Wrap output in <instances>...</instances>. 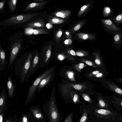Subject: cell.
Segmentation results:
<instances>
[{"label":"cell","instance_id":"cell-1","mask_svg":"<svg viewBox=\"0 0 122 122\" xmlns=\"http://www.w3.org/2000/svg\"><path fill=\"white\" fill-rule=\"evenodd\" d=\"M46 12H26L10 15V16L0 22L2 29L9 28V30L23 27L38 19H46Z\"/></svg>","mask_w":122,"mask_h":122},{"label":"cell","instance_id":"cell-2","mask_svg":"<svg viewBox=\"0 0 122 122\" xmlns=\"http://www.w3.org/2000/svg\"><path fill=\"white\" fill-rule=\"evenodd\" d=\"M82 106L88 111L90 118H97L101 122H121L122 115L116 111L101 108L89 104L84 103Z\"/></svg>","mask_w":122,"mask_h":122},{"label":"cell","instance_id":"cell-3","mask_svg":"<svg viewBox=\"0 0 122 122\" xmlns=\"http://www.w3.org/2000/svg\"><path fill=\"white\" fill-rule=\"evenodd\" d=\"M32 56V52H26L16 61L14 63L15 74L20 78L21 84H23L25 81L30 68Z\"/></svg>","mask_w":122,"mask_h":122},{"label":"cell","instance_id":"cell-4","mask_svg":"<svg viewBox=\"0 0 122 122\" xmlns=\"http://www.w3.org/2000/svg\"><path fill=\"white\" fill-rule=\"evenodd\" d=\"M20 36L19 34H16V36H13L10 45V51L9 64L8 66V68L13 66L16 61L20 51L23 48L22 46V41L24 40V36L23 35Z\"/></svg>","mask_w":122,"mask_h":122},{"label":"cell","instance_id":"cell-5","mask_svg":"<svg viewBox=\"0 0 122 122\" xmlns=\"http://www.w3.org/2000/svg\"><path fill=\"white\" fill-rule=\"evenodd\" d=\"M52 90L48 104V117L49 122H61L62 115L59 112L56 102L55 94Z\"/></svg>","mask_w":122,"mask_h":122},{"label":"cell","instance_id":"cell-6","mask_svg":"<svg viewBox=\"0 0 122 122\" xmlns=\"http://www.w3.org/2000/svg\"><path fill=\"white\" fill-rule=\"evenodd\" d=\"M54 68L53 67L44 71L40 74L33 82L29 89L27 96L26 98L25 104L29 102L35 95L38 86L41 81L44 77L53 72Z\"/></svg>","mask_w":122,"mask_h":122},{"label":"cell","instance_id":"cell-7","mask_svg":"<svg viewBox=\"0 0 122 122\" xmlns=\"http://www.w3.org/2000/svg\"><path fill=\"white\" fill-rule=\"evenodd\" d=\"M52 45L44 44L39 52V63L40 67L45 66L49 62L51 53Z\"/></svg>","mask_w":122,"mask_h":122},{"label":"cell","instance_id":"cell-8","mask_svg":"<svg viewBox=\"0 0 122 122\" xmlns=\"http://www.w3.org/2000/svg\"><path fill=\"white\" fill-rule=\"evenodd\" d=\"M39 52L37 49L32 52L31 62L29 70L26 75L25 81L27 83L30 76L40 68L39 63Z\"/></svg>","mask_w":122,"mask_h":122},{"label":"cell","instance_id":"cell-9","mask_svg":"<svg viewBox=\"0 0 122 122\" xmlns=\"http://www.w3.org/2000/svg\"><path fill=\"white\" fill-rule=\"evenodd\" d=\"M50 0H46L40 2H33L27 5L23 10V12H35L36 11L45 8V5Z\"/></svg>","mask_w":122,"mask_h":122},{"label":"cell","instance_id":"cell-10","mask_svg":"<svg viewBox=\"0 0 122 122\" xmlns=\"http://www.w3.org/2000/svg\"><path fill=\"white\" fill-rule=\"evenodd\" d=\"M46 19L40 18L28 23L23 27L25 28H38L46 27Z\"/></svg>","mask_w":122,"mask_h":122},{"label":"cell","instance_id":"cell-11","mask_svg":"<svg viewBox=\"0 0 122 122\" xmlns=\"http://www.w3.org/2000/svg\"><path fill=\"white\" fill-rule=\"evenodd\" d=\"M16 86L14 84L11 76H9L7 81V89L8 97L12 98L15 94Z\"/></svg>","mask_w":122,"mask_h":122},{"label":"cell","instance_id":"cell-12","mask_svg":"<svg viewBox=\"0 0 122 122\" xmlns=\"http://www.w3.org/2000/svg\"><path fill=\"white\" fill-rule=\"evenodd\" d=\"M54 75L53 72L44 78L41 81L38 87L37 91L38 92H39L42 89L50 84L53 78Z\"/></svg>","mask_w":122,"mask_h":122},{"label":"cell","instance_id":"cell-13","mask_svg":"<svg viewBox=\"0 0 122 122\" xmlns=\"http://www.w3.org/2000/svg\"><path fill=\"white\" fill-rule=\"evenodd\" d=\"M6 55L5 52L0 45V70L4 71L6 66Z\"/></svg>","mask_w":122,"mask_h":122},{"label":"cell","instance_id":"cell-14","mask_svg":"<svg viewBox=\"0 0 122 122\" xmlns=\"http://www.w3.org/2000/svg\"><path fill=\"white\" fill-rule=\"evenodd\" d=\"M97 102L95 105L97 107L102 109L109 110H113L112 107L108 104L101 97H97Z\"/></svg>","mask_w":122,"mask_h":122},{"label":"cell","instance_id":"cell-15","mask_svg":"<svg viewBox=\"0 0 122 122\" xmlns=\"http://www.w3.org/2000/svg\"><path fill=\"white\" fill-rule=\"evenodd\" d=\"M79 109L81 116L78 122H87L91 118L88 111L81 105H80Z\"/></svg>","mask_w":122,"mask_h":122},{"label":"cell","instance_id":"cell-16","mask_svg":"<svg viewBox=\"0 0 122 122\" xmlns=\"http://www.w3.org/2000/svg\"><path fill=\"white\" fill-rule=\"evenodd\" d=\"M6 92L5 88L4 87L0 96V112L2 111L3 107L6 103Z\"/></svg>","mask_w":122,"mask_h":122},{"label":"cell","instance_id":"cell-17","mask_svg":"<svg viewBox=\"0 0 122 122\" xmlns=\"http://www.w3.org/2000/svg\"><path fill=\"white\" fill-rule=\"evenodd\" d=\"M30 30L31 31L30 34L34 35H39L48 34H49L50 32L47 30V29L46 28H38L32 29L31 28Z\"/></svg>","mask_w":122,"mask_h":122},{"label":"cell","instance_id":"cell-18","mask_svg":"<svg viewBox=\"0 0 122 122\" xmlns=\"http://www.w3.org/2000/svg\"><path fill=\"white\" fill-rule=\"evenodd\" d=\"M109 88L112 90L122 96V90L118 86L108 81H106Z\"/></svg>","mask_w":122,"mask_h":122},{"label":"cell","instance_id":"cell-19","mask_svg":"<svg viewBox=\"0 0 122 122\" xmlns=\"http://www.w3.org/2000/svg\"><path fill=\"white\" fill-rule=\"evenodd\" d=\"M7 3L10 13L11 14L14 12L16 10L17 0H8Z\"/></svg>","mask_w":122,"mask_h":122},{"label":"cell","instance_id":"cell-20","mask_svg":"<svg viewBox=\"0 0 122 122\" xmlns=\"http://www.w3.org/2000/svg\"><path fill=\"white\" fill-rule=\"evenodd\" d=\"M70 13V11L66 10L56 12L53 13V14L55 16L65 18L69 16Z\"/></svg>","mask_w":122,"mask_h":122},{"label":"cell","instance_id":"cell-21","mask_svg":"<svg viewBox=\"0 0 122 122\" xmlns=\"http://www.w3.org/2000/svg\"><path fill=\"white\" fill-rule=\"evenodd\" d=\"M79 94L81 96L84 100L88 102L89 104L96 105V103L90 97L88 94L85 93H80Z\"/></svg>","mask_w":122,"mask_h":122},{"label":"cell","instance_id":"cell-22","mask_svg":"<svg viewBox=\"0 0 122 122\" xmlns=\"http://www.w3.org/2000/svg\"><path fill=\"white\" fill-rule=\"evenodd\" d=\"M77 35L79 38L84 40H92L94 38L92 35L88 34L79 33L77 34Z\"/></svg>","mask_w":122,"mask_h":122},{"label":"cell","instance_id":"cell-23","mask_svg":"<svg viewBox=\"0 0 122 122\" xmlns=\"http://www.w3.org/2000/svg\"><path fill=\"white\" fill-rule=\"evenodd\" d=\"M64 20L63 19L51 17H49L47 20L48 23L54 24L61 23L64 22Z\"/></svg>","mask_w":122,"mask_h":122},{"label":"cell","instance_id":"cell-24","mask_svg":"<svg viewBox=\"0 0 122 122\" xmlns=\"http://www.w3.org/2000/svg\"><path fill=\"white\" fill-rule=\"evenodd\" d=\"M68 85L69 86L71 87L76 90L79 91L83 90L87 88L85 85L80 84L71 83L69 84Z\"/></svg>","mask_w":122,"mask_h":122},{"label":"cell","instance_id":"cell-25","mask_svg":"<svg viewBox=\"0 0 122 122\" xmlns=\"http://www.w3.org/2000/svg\"><path fill=\"white\" fill-rule=\"evenodd\" d=\"M33 114L35 117L38 119H41L43 118V116L40 111L38 109H34L32 110Z\"/></svg>","mask_w":122,"mask_h":122},{"label":"cell","instance_id":"cell-26","mask_svg":"<svg viewBox=\"0 0 122 122\" xmlns=\"http://www.w3.org/2000/svg\"><path fill=\"white\" fill-rule=\"evenodd\" d=\"M74 114L73 112L68 114L65 117L63 122H73Z\"/></svg>","mask_w":122,"mask_h":122},{"label":"cell","instance_id":"cell-27","mask_svg":"<svg viewBox=\"0 0 122 122\" xmlns=\"http://www.w3.org/2000/svg\"><path fill=\"white\" fill-rule=\"evenodd\" d=\"M87 66L82 63H79L78 64L74 65V67L75 69L79 72H81V70Z\"/></svg>","mask_w":122,"mask_h":122},{"label":"cell","instance_id":"cell-28","mask_svg":"<svg viewBox=\"0 0 122 122\" xmlns=\"http://www.w3.org/2000/svg\"><path fill=\"white\" fill-rule=\"evenodd\" d=\"M80 60L88 65L92 67L96 68L98 67V66L91 61L83 58L81 59Z\"/></svg>","mask_w":122,"mask_h":122},{"label":"cell","instance_id":"cell-29","mask_svg":"<svg viewBox=\"0 0 122 122\" xmlns=\"http://www.w3.org/2000/svg\"><path fill=\"white\" fill-rule=\"evenodd\" d=\"M95 62L96 64L100 66H102V63L101 60L99 55L97 53L95 54Z\"/></svg>","mask_w":122,"mask_h":122},{"label":"cell","instance_id":"cell-30","mask_svg":"<svg viewBox=\"0 0 122 122\" xmlns=\"http://www.w3.org/2000/svg\"><path fill=\"white\" fill-rule=\"evenodd\" d=\"M8 0H2L0 2V13H3L4 11L5 4Z\"/></svg>","mask_w":122,"mask_h":122},{"label":"cell","instance_id":"cell-31","mask_svg":"<svg viewBox=\"0 0 122 122\" xmlns=\"http://www.w3.org/2000/svg\"><path fill=\"white\" fill-rule=\"evenodd\" d=\"M76 55L79 56H86L88 54V53L86 51H82L79 50L76 52Z\"/></svg>","mask_w":122,"mask_h":122},{"label":"cell","instance_id":"cell-32","mask_svg":"<svg viewBox=\"0 0 122 122\" xmlns=\"http://www.w3.org/2000/svg\"><path fill=\"white\" fill-rule=\"evenodd\" d=\"M66 74L68 78L69 79L72 81H75L74 76V73L71 71H68L66 72Z\"/></svg>","mask_w":122,"mask_h":122},{"label":"cell","instance_id":"cell-33","mask_svg":"<svg viewBox=\"0 0 122 122\" xmlns=\"http://www.w3.org/2000/svg\"><path fill=\"white\" fill-rule=\"evenodd\" d=\"M89 5H86L82 6L80 8V10L79 11L78 14L79 15H80L83 13L86 10Z\"/></svg>","mask_w":122,"mask_h":122},{"label":"cell","instance_id":"cell-34","mask_svg":"<svg viewBox=\"0 0 122 122\" xmlns=\"http://www.w3.org/2000/svg\"><path fill=\"white\" fill-rule=\"evenodd\" d=\"M100 72L98 71H94L88 74L87 76L89 77H92L99 74Z\"/></svg>","mask_w":122,"mask_h":122},{"label":"cell","instance_id":"cell-35","mask_svg":"<svg viewBox=\"0 0 122 122\" xmlns=\"http://www.w3.org/2000/svg\"><path fill=\"white\" fill-rule=\"evenodd\" d=\"M87 122H101L97 118L93 117L90 119Z\"/></svg>","mask_w":122,"mask_h":122},{"label":"cell","instance_id":"cell-36","mask_svg":"<svg viewBox=\"0 0 122 122\" xmlns=\"http://www.w3.org/2000/svg\"><path fill=\"white\" fill-rule=\"evenodd\" d=\"M62 34V32L61 30H59L56 34V37L59 38L61 37Z\"/></svg>","mask_w":122,"mask_h":122},{"label":"cell","instance_id":"cell-37","mask_svg":"<svg viewBox=\"0 0 122 122\" xmlns=\"http://www.w3.org/2000/svg\"><path fill=\"white\" fill-rule=\"evenodd\" d=\"M22 122H28V120L27 117L26 115H24L22 118Z\"/></svg>","mask_w":122,"mask_h":122},{"label":"cell","instance_id":"cell-38","mask_svg":"<svg viewBox=\"0 0 122 122\" xmlns=\"http://www.w3.org/2000/svg\"><path fill=\"white\" fill-rule=\"evenodd\" d=\"M65 58L64 56L61 54L57 56L58 59L60 60H63Z\"/></svg>","mask_w":122,"mask_h":122},{"label":"cell","instance_id":"cell-39","mask_svg":"<svg viewBox=\"0 0 122 122\" xmlns=\"http://www.w3.org/2000/svg\"><path fill=\"white\" fill-rule=\"evenodd\" d=\"M81 27L80 24H78L76 25L74 28V30L75 31H77L79 30Z\"/></svg>","mask_w":122,"mask_h":122},{"label":"cell","instance_id":"cell-40","mask_svg":"<svg viewBox=\"0 0 122 122\" xmlns=\"http://www.w3.org/2000/svg\"><path fill=\"white\" fill-rule=\"evenodd\" d=\"M68 52L70 54L73 56H75L76 55V53L73 50H70Z\"/></svg>","mask_w":122,"mask_h":122},{"label":"cell","instance_id":"cell-41","mask_svg":"<svg viewBox=\"0 0 122 122\" xmlns=\"http://www.w3.org/2000/svg\"><path fill=\"white\" fill-rule=\"evenodd\" d=\"M53 27V25L52 24L49 23H47L46 25V27L47 29H50Z\"/></svg>","mask_w":122,"mask_h":122},{"label":"cell","instance_id":"cell-42","mask_svg":"<svg viewBox=\"0 0 122 122\" xmlns=\"http://www.w3.org/2000/svg\"><path fill=\"white\" fill-rule=\"evenodd\" d=\"M105 23L108 25H110L112 24V22L111 20H106L105 21Z\"/></svg>","mask_w":122,"mask_h":122},{"label":"cell","instance_id":"cell-43","mask_svg":"<svg viewBox=\"0 0 122 122\" xmlns=\"http://www.w3.org/2000/svg\"><path fill=\"white\" fill-rule=\"evenodd\" d=\"M115 41H118L120 39V36L118 34L116 35L114 38Z\"/></svg>","mask_w":122,"mask_h":122},{"label":"cell","instance_id":"cell-44","mask_svg":"<svg viewBox=\"0 0 122 122\" xmlns=\"http://www.w3.org/2000/svg\"><path fill=\"white\" fill-rule=\"evenodd\" d=\"M110 9L109 7H106L105 8V11L107 13H109L110 11Z\"/></svg>","mask_w":122,"mask_h":122},{"label":"cell","instance_id":"cell-45","mask_svg":"<svg viewBox=\"0 0 122 122\" xmlns=\"http://www.w3.org/2000/svg\"><path fill=\"white\" fill-rule=\"evenodd\" d=\"M0 122H3V116L2 112H0Z\"/></svg>","mask_w":122,"mask_h":122},{"label":"cell","instance_id":"cell-46","mask_svg":"<svg viewBox=\"0 0 122 122\" xmlns=\"http://www.w3.org/2000/svg\"><path fill=\"white\" fill-rule=\"evenodd\" d=\"M71 41V40L68 39H66L64 43L65 44L67 45L69 43V42Z\"/></svg>","mask_w":122,"mask_h":122},{"label":"cell","instance_id":"cell-47","mask_svg":"<svg viewBox=\"0 0 122 122\" xmlns=\"http://www.w3.org/2000/svg\"><path fill=\"white\" fill-rule=\"evenodd\" d=\"M122 16L121 15H119L117 16L116 17V20L117 21L120 20L122 18Z\"/></svg>","mask_w":122,"mask_h":122},{"label":"cell","instance_id":"cell-48","mask_svg":"<svg viewBox=\"0 0 122 122\" xmlns=\"http://www.w3.org/2000/svg\"><path fill=\"white\" fill-rule=\"evenodd\" d=\"M46 0H32L34 2H40L44 1Z\"/></svg>","mask_w":122,"mask_h":122},{"label":"cell","instance_id":"cell-49","mask_svg":"<svg viewBox=\"0 0 122 122\" xmlns=\"http://www.w3.org/2000/svg\"><path fill=\"white\" fill-rule=\"evenodd\" d=\"M102 75V74L101 73H99L96 75V76L97 77H100Z\"/></svg>","mask_w":122,"mask_h":122},{"label":"cell","instance_id":"cell-50","mask_svg":"<svg viewBox=\"0 0 122 122\" xmlns=\"http://www.w3.org/2000/svg\"><path fill=\"white\" fill-rule=\"evenodd\" d=\"M119 80L122 83V78L119 79Z\"/></svg>","mask_w":122,"mask_h":122},{"label":"cell","instance_id":"cell-51","mask_svg":"<svg viewBox=\"0 0 122 122\" xmlns=\"http://www.w3.org/2000/svg\"><path fill=\"white\" fill-rule=\"evenodd\" d=\"M66 34L67 35H69V33L68 32H66Z\"/></svg>","mask_w":122,"mask_h":122},{"label":"cell","instance_id":"cell-52","mask_svg":"<svg viewBox=\"0 0 122 122\" xmlns=\"http://www.w3.org/2000/svg\"><path fill=\"white\" fill-rule=\"evenodd\" d=\"M121 122H122V116L121 118Z\"/></svg>","mask_w":122,"mask_h":122},{"label":"cell","instance_id":"cell-53","mask_svg":"<svg viewBox=\"0 0 122 122\" xmlns=\"http://www.w3.org/2000/svg\"><path fill=\"white\" fill-rule=\"evenodd\" d=\"M10 122V121H8L7 122Z\"/></svg>","mask_w":122,"mask_h":122},{"label":"cell","instance_id":"cell-54","mask_svg":"<svg viewBox=\"0 0 122 122\" xmlns=\"http://www.w3.org/2000/svg\"></svg>","mask_w":122,"mask_h":122}]
</instances>
